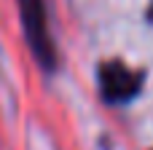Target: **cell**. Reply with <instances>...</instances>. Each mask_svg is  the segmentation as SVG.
Instances as JSON below:
<instances>
[{"instance_id":"obj_1","label":"cell","mask_w":153,"mask_h":150,"mask_svg":"<svg viewBox=\"0 0 153 150\" xmlns=\"http://www.w3.org/2000/svg\"><path fill=\"white\" fill-rule=\"evenodd\" d=\"M19 5V16H22V30L27 38V46L35 56V62L46 70L54 72L56 70V46L48 30V11H46V0H16Z\"/></svg>"},{"instance_id":"obj_2","label":"cell","mask_w":153,"mask_h":150,"mask_svg":"<svg viewBox=\"0 0 153 150\" xmlns=\"http://www.w3.org/2000/svg\"><path fill=\"white\" fill-rule=\"evenodd\" d=\"M100 89H102L105 102H110V105H126V102H132L140 94V89H143V72L129 70L118 59L102 62V67H100Z\"/></svg>"},{"instance_id":"obj_3","label":"cell","mask_w":153,"mask_h":150,"mask_svg":"<svg viewBox=\"0 0 153 150\" xmlns=\"http://www.w3.org/2000/svg\"><path fill=\"white\" fill-rule=\"evenodd\" d=\"M148 16H151V21H153V5H151V11H148Z\"/></svg>"}]
</instances>
